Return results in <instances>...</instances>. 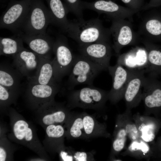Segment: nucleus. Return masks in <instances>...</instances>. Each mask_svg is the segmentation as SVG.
<instances>
[{
    "instance_id": "nucleus-1",
    "label": "nucleus",
    "mask_w": 161,
    "mask_h": 161,
    "mask_svg": "<svg viewBox=\"0 0 161 161\" xmlns=\"http://www.w3.org/2000/svg\"><path fill=\"white\" fill-rule=\"evenodd\" d=\"M66 33L79 45L98 42H110L111 37L109 29L104 27L98 18L70 21Z\"/></svg>"
},
{
    "instance_id": "nucleus-2",
    "label": "nucleus",
    "mask_w": 161,
    "mask_h": 161,
    "mask_svg": "<svg viewBox=\"0 0 161 161\" xmlns=\"http://www.w3.org/2000/svg\"><path fill=\"white\" fill-rule=\"evenodd\" d=\"M109 91L89 86L72 91L68 96V107L101 110L108 98Z\"/></svg>"
},
{
    "instance_id": "nucleus-3",
    "label": "nucleus",
    "mask_w": 161,
    "mask_h": 161,
    "mask_svg": "<svg viewBox=\"0 0 161 161\" xmlns=\"http://www.w3.org/2000/svg\"><path fill=\"white\" fill-rule=\"evenodd\" d=\"M103 69L81 55L75 56L73 66L67 83L68 90L76 85L87 84L92 86L93 81Z\"/></svg>"
},
{
    "instance_id": "nucleus-4",
    "label": "nucleus",
    "mask_w": 161,
    "mask_h": 161,
    "mask_svg": "<svg viewBox=\"0 0 161 161\" xmlns=\"http://www.w3.org/2000/svg\"><path fill=\"white\" fill-rule=\"evenodd\" d=\"M111 20L112 24L109 29L113 40L112 47L118 56L123 47L138 44L141 42V38L134 30L132 22L129 21L121 18Z\"/></svg>"
},
{
    "instance_id": "nucleus-5",
    "label": "nucleus",
    "mask_w": 161,
    "mask_h": 161,
    "mask_svg": "<svg viewBox=\"0 0 161 161\" xmlns=\"http://www.w3.org/2000/svg\"><path fill=\"white\" fill-rule=\"evenodd\" d=\"M54 58L52 60L54 76L55 80L60 83L62 78L69 74L72 68L75 56L73 54L65 38L60 36L55 41L53 48Z\"/></svg>"
},
{
    "instance_id": "nucleus-6",
    "label": "nucleus",
    "mask_w": 161,
    "mask_h": 161,
    "mask_svg": "<svg viewBox=\"0 0 161 161\" xmlns=\"http://www.w3.org/2000/svg\"><path fill=\"white\" fill-rule=\"evenodd\" d=\"M159 7L143 10L137 32L141 40L161 43V9Z\"/></svg>"
},
{
    "instance_id": "nucleus-7",
    "label": "nucleus",
    "mask_w": 161,
    "mask_h": 161,
    "mask_svg": "<svg viewBox=\"0 0 161 161\" xmlns=\"http://www.w3.org/2000/svg\"><path fill=\"white\" fill-rule=\"evenodd\" d=\"M83 9L93 10L106 15L111 20L121 18L133 22V16L139 12L119 5L110 1L98 0L92 3L81 2Z\"/></svg>"
},
{
    "instance_id": "nucleus-8",
    "label": "nucleus",
    "mask_w": 161,
    "mask_h": 161,
    "mask_svg": "<svg viewBox=\"0 0 161 161\" xmlns=\"http://www.w3.org/2000/svg\"><path fill=\"white\" fill-rule=\"evenodd\" d=\"M41 5H34L30 10L21 32L28 35L46 33L51 21L48 10Z\"/></svg>"
},
{
    "instance_id": "nucleus-9",
    "label": "nucleus",
    "mask_w": 161,
    "mask_h": 161,
    "mask_svg": "<svg viewBox=\"0 0 161 161\" xmlns=\"http://www.w3.org/2000/svg\"><path fill=\"white\" fill-rule=\"evenodd\" d=\"M110 42H98L79 45L80 55L99 66L103 70H108L112 55Z\"/></svg>"
},
{
    "instance_id": "nucleus-10",
    "label": "nucleus",
    "mask_w": 161,
    "mask_h": 161,
    "mask_svg": "<svg viewBox=\"0 0 161 161\" xmlns=\"http://www.w3.org/2000/svg\"><path fill=\"white\" fill-rule=\"evenodd\" d=\"M21 4H13L3 13L0 19L1 29H7L16 35L21 32L30 8Z\"/></svg>"
},
{
    "instance_id": "nucleus-11",
    "label": "nucleus",
    "mask_w": 161,
    "mask_h": 161,
    "mask_svg": "<svg viewBox=\"0 0 161 161\" xmlns=\"http://www.w3.org/2000/svg\"><path fill=\"white\" fill-rule=\"evenodd\" d=\"M112 79L111 89L109 91V100L115 104L122 99L131 74V70L117 63L114 66H109L108 69Z\"/></svg>"
},
{
    "instance_id": "nucleus-12",
    "label": "nucleus",
    "mask_w": 161,
    "mask_h": 161,
    "mask_svg": "<svg viewBox=\"0 0 161 161\" xmlns=\"http://www.w3.org/2000/svg\"><path fill=\"white\" fill-rule=\"evenodd\" d=\"M131 70L130 78L123 98L126 109L131 110L142 100L143 84L145 76V70Z\"/></svg>"
},
{
    "instance_id": "nucleus-13",
    "label": "nucleus",
    "mask_w": 161,
    "mask_h": 161,
    "mask_svg": "<svg viewBox=\"0 0 161 161\" xmlns=\"http://www.w3.org/2000/svg\"><path fill=\"white\" fill-rule=\"evenodd\" d=\"M155 77L151 75L145 77L143 81L142 100L144 104L145 115L161 107V81Z\"/></svg>"
},
{
    "instance_id": "nucleus-14",
    "label": "nucleus",
    "mask_w": 161,
    "mask_h": 161,
    "mask_svg": "<svg viewBox=\"0 0 161 161\" xmlns=\"http://www.w3.org/2000/svg\"><path fill=\"white\" fill-rule=\"evenodd\" d=\"M13 58V66L22 76L28 79L35 75L40 64L41 57L24 48Z\"/></svg>"
},
{
    "instance_id": "nucleus-15",
    "label": "nucleus",
    "mask_w": 161,
    "mask_h": 161,
    "mask_svg": "<svg viewBox=\"0 0 161 161\" xmlns=\"http://www.w3.org/2000/svg\"><path fill=\"white\" fill-rule=\"evenodd\" d=\"M16 35L20 36L23 42L37 55L44 58L51 59L55 41L47 33L28 35L21 32Z\"/></svg>"
},
{
    "instance_id": "nucleus-16",
    "label": "nucleus",
    "mask_w": 161,
    "mask_h": 161,
    "mask_svg": "<svg viewBox=\"0 0 161 161\" xmlns=\"http://www.w3.org/2000/svg\"><path fill=\"white\" fill-rule=\"evenodd\" d=\"M60 83L43 85L28 82L26 93L30 100L36 105L45 104L53 100L54 95L59 91Z\"/></svg>"
},
{
    "instance_id": "nucleus-17",
    "label": "nucleus",
    "mask_w": 161,
    "mask_h": 161,
    "mask_svg": "<svg viewBox=\"0 0 161 161\" xmlns=\"http://www.w3.org/2000/svg\"><path fill=\"white\" fill-rule=\"evenodd\" d=\"M117 63L129 69L145 70V72L148 66L146 49L144 46H136L128 52L119 55Z\"/></svg>"
},
{
    "instance_id": "nucleus-18",
    "label": "nucleus",
    "mask_w": 161,
    "mask_h": 161,
    "mask_svg": "<svg viewBox=\"0 0 161 161\" xmlns=\"http://www.w3.org/2000/svg\"><path fill=\"white\" fill-rule=\"evenodd\" d=\"M22 77L13 65L7 63L1 62L0 84L14 95L17 93L20 90V81Z\"/></svg>"
},
{
    "instance_id": "nucleus-19",
    "label": "nucleus",
    "mask_w": 161,
    "mask_h": 161,
    "mask_svg": "<svg viewBox=\"0 0 161 161\" xmlns=\"http://www.w3.org/2000/svg\"><path fill=\"white\" fill-rule=\"evenodd\" d=\"M146 49L147 54L148 66L145 73L156 76L161 74V45L141 40Z\"/></svg>"
},
{
    "instance_id": "nucleus-20",
    "label": "nucleus",
    "mask_w": 161,
    "mask_h": 161,
    "mask_svg": "<svg viewBox=\"0 0 161 161\" xmlns=\"http://www.w3.org/2000/svg\"><path fill=\"white\" fill-rule=\"evenodd\" d=\"M83 129L86 139L103 137L109 138L111 135L107 130L105 123H100L93 116L83 112Z\"/></svg>"
},
{
    "instance_id": "nucleus-21",
    "label": "nucleus",
    "mask_w": 161,
    "mask_h": 161,
    "mask_svg": "<svg viewBox=\"0 0 161 161\" xmlns=\"http://www.w3.org/2000/svg\"><path fill=\"white\" fill-rule=\"evenodd\" d=\"M132 116L137 126L140 138L148 143L153 141L157 126L153 119L147 115H141L138 113Z\"/></svg>"
},
{
    "instance_id": "nucleus-22",
    "label": "nucleus",
    "mask_w": 161,
    "mask_h": 161,
    "mask_svg": "<svg viewBox=\"0 0 161 161\" xmlns=\"http://www.w3.org/2000/svg\"><path fill=\"white\" fill-rule=\"evenodd\" d=\"M27 79L28 82L43 85L58 82L54 78L52 60L41 57L40 64L36 74Z\"/></svg>"
},
{
    "instance_id": "nucleus-23",
    "label": "nucleus",
    "mask_w": 161,
    "mask_h": 161,
    "mask_svg": "<svg viewBox=\"0 0 161 161\" xmlns=\"http://www.w3.org/2000/svg\"><path fill=\"white\" fill-rule=\"evenodd\" d=\"M127 135L126 131L119 117L117 115L114 131L110 158L114 160L124 148Z\"/></svg>"
},
{
    "instance_id": "nucleus-24",
    "label": "nucleus",
    "mask_w": 161,
    "mask_h": 161,
    "mask_svg": "<svg viewBox=\"0 0 161 161\" xmlns=\"http://www.w3.org/2000/svg\"><path fill=\"white\" fill-rule=\"evenodd\" d=\"M23 42L22 38L16 35L10 37H0V55L11 56L13 57L24 48Z\"/></svg>"
},
{
    "instance_id": "nucleus-25",
    "label": "nucleus",
    "mask_w": 161,
    "mask_h": 161,
    "mask_svg": "<svg viewBox=\"0 0 161 161\" xmlns=\"http://www.w3.org/2000/svg\"><path fill=\"white\" fill-rule=\"evenodd\" d=\"M151 151L148 143L140 138L131 141L127 148L121 154L138 159H148L150 156Z\"/></svg>"
},
{
    "instance_id": "nucleus-26",
    "label": "nucleus",
    "mask_w": 161,
    "mask_h": 161,
    "mask_svg": "<svg viewBox=\"0 0 161 161\" xmlns=\"http://www.w3.org/2000/svg\"><path fill=\"white\" fill-rule=\"evenodd\" d=\"M68 133L73 139H86L83 122V112L71 113L69 118Z\"/></svg>"
},
{
    "instance_id": "nucleus-27",
    "label": "nucleus",
    "mask_w": 161,
    "mask_h": 161,
    "mask_svg": "<svg viewBox=\"0 0 161 161\" xmlns=\"http://www.w3.org/2000/svg\"><path fill=\"white\" fill-rule=\"evenodd\" d=\"M131 110L126 109L123 113L117 115L123 125L128 137L132 141L140 138V137L137 126L133 119Z\"/></svg>"
},
{
    "instance_id": "nucleus-28",
    "label": "nucleus",
    "mask_w": 161,
    "mask_h": 161,
    "mask_svg": "<svg viewBox=\"0 0 161 161\" xmlns=\"http://www.w3.org/2000/svg\"><path fill=\"white\" fill-rule=\"evenodd\" d=\"M70 113L64 107L58 104L55 111L44 116L42 121L44 124L47 125L61 123L66 120L67 114Z\"/></svg>"
},
{
    "instance_id": "nucleus-29",
    "label": "nucleus",
    "mask_w": 161,
    "mask_h": 161,
    "mask_svg": "<svg viewBox=\"0 0 161 161\" xmlns=\"http://www.w3.org/2000/svg\"><path fill=\"white\" fill-rule=\"evenodd\" d=\"M13 131L16 137L19 140L24 139L29 141L32 138V130L29 128L28 124L23 120H19L15 123Z\"/></svg>"
},
{
    "instance_id": "nucleus-30",
    "label": "nucleus",
    "mask_w": 161,
    "mask_h": 161,
    "mask_svg": "<svg viewBox=\"0 0 161 161\" xmlns=\"http://www.w3.org/2000/svg\"><path fill=\"white\" fill-rule=\"evenodd\" d=\"M68 4V9L77 17L78 20H83V8L79 0H66Z\"/></svg>"
},
{
    "instance_id": "nucleus-31",
    "label": "nucleus",
    "mask_w": 161,
    "mask_h": 161,
    "mask_svg": "<svg viewBox=\"0 0 161 161\" xmlns=\"http://www.w3.org/2000/svg\"><path fill=\"white\" fill-rule=\"evenodd\" d=\"M46 132L49 137L60 138L63 136L65 131L64 127L61 125L52 124L47 127Z\"/></svg>"
},
{
    "instance_id": "nucleus-32",
    "label": "nucleus",
    "mask_w": 161,
    "mask_h": 161,
    "mask_svg": "<svg viewBox=\"0 0 161 161\" xmlns=\"http://www.w3.org/2000/svg\"><path fill=\"white\" fill-rule=\"evenodd\" d=\"M94 154L95 152L93 151L89 152L75 151L74 154V161H94Z\"/></svg>"
},
{
    "instance_id": "nucleus-33",
    "label": "nucleus",
    "mask_w": 161,
    "mask_h": 161,
    "mask_svg": "<svg viewBox=\"0 0 161 161\" xmlns=\"http://www.w3.org/2000/svg\"><path fill=\"white\" fill-rule=\"evenodd\" d=\"M127 7L139 12L142 10L144 6V0H121Z\"/></svg>"
},
{
    "instance_id": "nucleus-34",
    "label": "nucleus",
    "mask_w": 161,
    "mask_h": 161,
    "mask_svg": "<svg viewBox=\"0 0 161 161\" xmlns=\"http://www.w3.org/2000/svg\"><path fill=\"white\" fill-rule=\"evenodd\" d=\"M14 94L0 84V100L1 101H7Z\"/></svg>"
},
{
    "instance_id": "nucleus-35",
    "label": "nucleus",
    "mask_w": 161,
    "mask_h": 161,
    "mask_svg": "<svg viewBox=\"0 0 161 161\" xmlns=\"http://www.w3.org/2000/svg\"><path fill=\"white\" fill-rule=\"evenodd\" d=\"M75 151L71 150L69 152L61 151L60 153V156L62 160L64 161H74V154Z\"/></svg>"
},
{
    "instance_id": "nucleus-36",
    "label": "nucleus",
    "mask_w": 161,
    "mask_h": 161,
    "mask_svg": "<svg viewBox=\"0 0 161 161\" xmlns=\"http://www.w3.org/2000/svg\"><path fill=\"white\" fill-rule=\"evenodd\" d=\"M161 6V0H150L149 2L145 4L142 10H147L151 8L159 7Z\"/></svg>"
},
{
    "instance_id": "nucleus-37",
    "label": "nucleus",
    "mask_w": 161,
    "mask_h": 161,
    "mask_svg": "<svg viewBox=\"0 0 161 161\" xmlns=\"http://www.w3.org/2000/svg\"><path fill=\"white\" fill-rule=\"evenodd\" d=\"M6 157V153L5 150L2 148H0V161H4Z\"/></svg>"
},
{
    "instance_id": "nucleus-38",
    "label": "nucleus",
    "mask_w": 161,
    "mask_h": 161,
    "mask_svg": "<svg viewBox=\"0 0 161 161\" xmlns=\"http://www.w3.org/2000/svg\"><path fill=\"white\" fill-rule=\"evenodd\" d=\"M160 75L161 76V74Z\"/></svg>"
}]
</instances>
